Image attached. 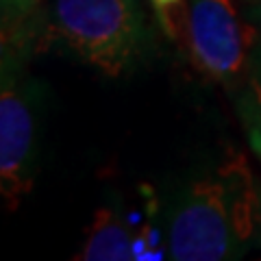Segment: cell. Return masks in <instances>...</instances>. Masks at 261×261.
Returning <instances> with one entry per match:
<instances>
[{
  "label": "cell",
  "instance_id": "1",
  "mask_svg": "<svg viewBox=\"0 0 261 261\" xmlns=\"http://www.w3.org/2000/svg\"><path fill=\"white\" fill-rule=\"evenodd\" d=\"M261 224V200L246 159L231 154L214 174L196 181L172 214L168 252L176 261L240 257Z\"/></svg>",
  "mask_w": 261,
  "mask_h": 261
},
{
  "label": "cell",
  "instance_id": "2",
  "mask_svg": "<svg viewBox=\"0 0 261 261\" xmlns=\"http://www.w3.org/2000/svg\"><path fill=\"white\" fill-rule=\"evenodd\" d=\"M53 18L65 46L107 76H120L144 46L137 0H55Z\"/></svg>",
  "mask_w": 261,
  "mask_h": 261
},
{
  "label": "cell",
  "instance_id": "3",
  "mask_svg": "<svg viewBox=\"0 0 261 261\" xmlns=\"http://www.w3.org/2000/svg\"><path fill=\"white\" fill-rule=\"evenodd\" d=\"M187 33L194 61L209 79L233 81L242 72L252 31H246L231 0H192Z\"/></svg>",
  "mask_w": 261,
  "mask_h": 261
},
{
  "label": "cell",
  "instance_id": "4",
  "mask_svg": "<svg viewBox=\"0 0 261 261\" xmlns=\"http://www.w3.org/2000/svg\"><path fill=\"white\" fill-rule=\"evenodd\" d=\"M33 111L27 96L15 81L9 59L3 61V92H0V187L11 211L31 190L33 154Z\"/></svg>",
  "mask_w": 261,
  "mask_h": 261
},
{
  "label": "cell",
  "instance_id": "5",
  "mask_svg": "<svg viewBox=\"0 0 261 261\" xmlns=\"http://www.w3.org/2000/svg\"><path fill=\"white\" fill-rule=\"evenodd\" d=\"M76 259L85 261H128L135 259V242L113 209H98L87 240Z\"/></svg>",
  "mask_w": 261,
  "mask_h": 261
},
{
  "label": "cell",
  "instance_id": "6",
  "mask_svg": "<svg viewBox=\"0 0 261 261\" xmlns=\"http://www.w3.org/2000/svg\"><path fill=\"white\" fill-rule=\"evenodd\" d=\"M240 116L248 135V144L261 159V79L255 76L248 85V92L240 100Z\"/></svg>",
  "mask_w": 261,
  "mask_h": 261
},
{
  "label": "cell",
  "instance_id": "7",
  "mask_svg": "<svg viewBox=\"0 0 261 261\" xmlns=\"http://www.w3.org/2000/svg\"><path fill=\"white\" fill-rule=\"evenodd\" d=\"M42 0H3V22H20L35 9Z\"/></svg>",
  "mask_w": 261,
  "mask_h": 261
},
{
  "label": "cell",
  "instance_id": "8",
  "mask_svg": "<svg viewBox=\"0 0 261 261\" xmlns=\"http://www.w3.org/2000/svg\"><path fill=\"white\" fill-rule=\"evenodd\" d=\"M250 27H252V61L257 68V76L261 79V0L255 7H250Z\"/></svg>",
  "mask_w": 261,
  "mask_h": 261
},
{
  "label": "cell",
  "instance_id": "9",
  "mask_svg": "<svg viewBox=\"0 0 261 261\" xmlns=\"http://www.w3.org/2000/svg\"><path fill=\"white\" fill-rule=\"evenodd\" d=\"M150 3L157 11H168V9H172V7H176L181 0H150Z\"/></svg>",
  "mask_w": 261,
  "mask_h": 261
}]
</instances>
